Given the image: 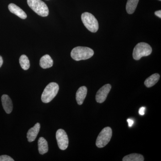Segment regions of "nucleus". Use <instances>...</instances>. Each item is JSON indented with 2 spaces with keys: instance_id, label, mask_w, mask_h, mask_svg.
<instances>
[{
  "instance_id": "obj_23",
  "label": "nucleus",
  "mask_w": 161,
  "mask_h": 161,
  "mask_svg": "<svg viewBox=\"0 0 161 161\" xmlns=\"http://www.w3.org/2000/svg\"><path fill=\"white\" fill-rule=\"evenodd\" d=\"M3 58H2V57L0 56V68H1L2 65H3Z\"/></svg>"
},
{
  "instance_id": "obj_7",
  "label": "nucleus",
  "mask_w": 161,
  "mask_h": 161,
  "mask_svg": "<svg viewBox=\"0 0 161 161\" xmlns=\"http://www.w3.org/2000/svg\"><path fill=\"white\" fill-rule=\"evenodd\" d=\"M56 139L58 147L60 150H65L69 145V139L67 134L62 129H59L56 132Z\"/></svg>"
},
{
  "instance_id": "obj_3",
  "label": "nucleus",
  "mask_w": 161,
  "mask_h": 161,
  "mask_svg": "<svg viewBox=\"0 0 161 161\" xmlns=\"http://www.w3.org/2000/svg\"><path fill=\"white\" fill-rule=\"evenodd\" d=\"M29 7L35 13L42 17H47L49 14V9L46 4L41 0H27Z\"/></svg>"
},
{
  "instance_id": "obj_13",
  "label": "nucleus",
  "mask_w": 161,
  "mask_h": 161,
  "mask_svg": "<svg viewBox=\"0 0 161 161\" xmlns=\"http://www.w3.org/2000/svg\"><path fill=\"white\" fill-rule=\"evenodd\" d=\"M40 64L42 68L46 69L53 66V61L49 55H45L40 59Z\"/></svg>"
},
{
  "instance_id": "obj_16",
  "label": "nucleus",
  "mask_w": 161,
  "mask_h": 161,
  "mask_svg": "<svg viewBox=\"0 0 161 161\" xmlns=\"http://www.w3.org/2000/svg\"><path fill=\"white\" fill-rule=\"evenodd\" d=\"M139 0H128L126 9L129 14H132L135 12Z\"/></svg>"
},
{
  "instance_id": "obj_12",
  "label": "nucleus",
  "mask_w": 161,
  "mask_h": 161,
  "mask_svg": "<svg viewBox=\"0 0 161 161\" xmlns=\"http://www.w3.org/2000/svg\"><path fill=\"white\" fill-rule=\"evenodd\" d=\"M87 93V89L86 87H80L77 91L76 94V99L78 105L82 104L84 101L86 97Z\"/></svg>"
},
{
  "instance_id": "obj_17",
  "label": "nucleus",
  "mask_w": 161,
  "mask_h": 161,
  "mask_svg": "<svg viewBox=\"0 0 161 161\" xmlns=\"http://www.w3.org/2000/svg\"><path fill=\"white\" fill-rule=\"evenodd\" d=\"M123 161H143L144 158L142 155L138 153H132L125 156L123 158Z\"/></svg>"
},
{
  "instance_id": "obj_21",
  "label": "nucleus",
  "mask_w": 161,
  "mask_h": 161,
  "mask_svg": "<svg viewBox=\"0 0 161 161\" xmlns=\"http://www.w3.org/2000/svg\"><path fill=\"white\" fill-rule=\"evenodd\" d=\"M127 122H128V124H129V126L130 127H132V125L134 124V121L132 119H127Z\"/></svg>"
},
{
  "instance_id": "obj_6",
  "label": "nucleus",
  "mask_w": 161,
  "mask_h": 161,
  "mask_svg": "<svg viewBox=\"0 0 161 161\" xmlns=\"http://www.w3.org/2000/svg\"><path fill=\"white\" fill-rule=\"evenodd\" d=\"M112 130L110 127L104 128L96 140V145L98 148H103L109 142L112 136Z\"/></svg>"
},
{
  "instance_id": "obj_8",
  "label": "nucleus",
  "mask_w": 161,
  "mask_h": 161,
  "mask_svg": "<svg viewBox=\"0 0 161 161\" xmlns=\"http://www.w3.org/2000/svg\"><path fill=\"white\" fill-rule=\"evenodd\" d=\"M111 88L112 86L111 85L108 84L105 85L98 90L95 97L97 102L98 103H103L105 101L107 96L111 91Z\"/></svg>"
},
{
  "instance_id": "obj_9",
  "label": "nucleus",
  "mask_w": 161,
  "mask_h": 161,
  "mask_svg": "<svg viewBox=\"0 0 161 161\" xmlns=\"http://www.w3.org/2000/svg\"><path fill=\"white\" fill-rule=\"evenodd\" d=\"M9 11L12 13L15 14L21 19H25L27 18V15L23 9L14 3H10L8 6Z\"/></svg>"
},
{
  "instance_id": "obj_1",
  "label": "nucleus",
  "mask_w": 161,
  "mask_h": 161,
  "mask_svg": "<svg viewBox=\"0 0 161 161\" xmlns=\"http://www.w3.org/2000/svg\"><path fill=\"white\" fill-rule=\"evenodd\" d=\"M94 54V51L92 48L85 47H77L71 52V57L76 61L90 59Z\"/></svg>"
},
{
  "instance_id": "obj_2",
  "label": "nucleus",
  "mask_w": 161,
  "mask_h": 161,
  "mask_svg": "<svg viewBox=\"0 0 161 161\" xmlns=\"http://www.w3.org/2000/svg\"><path fill=\"white\" fill-rule=\"evenodd\" d=\"M59 90L58 84L51 82L47 86L41 96V100L44 103H48L56 97Z\"/></svg>"
},
{
  "instance_id": "obj_20",
  "label": "nucleus",
  "mask_w": 161,
  "mask_h": 161,
  "mask_svg": "<svg viewBox=\"0 0 161 161\" xmlns=\"http://www.w3.org/2000/svg\"><path fill=\"white\" fill-rule=\"evenodd\" d=\"M145 111H146V108L145 107H141L139 110V113L141 115H145Z\"/></svg>"
},
{
  "instance_id": "obj_4",
  "label": "nucleus",
  "mask_w": 161,
  "mask_h": 161,
  "mask_svg": "<svg viewBox=\"0 0 161 161\" xmlns=\"http://www.w3.org/2000/svg\"><path fill=\"white\" fill-rule=\"evenodd\" d=\"M152 52V47L149 44L141 42L136 44L134 47L132 56L135 60H139L142 57L151 54Z\"/></svg>"
},
{
  "instance_id": "obj_5",
  "label": "nucleus",
  "mask_w": 161,
  "mask_h": 161,
  "mask_svg": "<svg viewBox=\"0 0 161 161\" xmlns=\"http://www.w3.org/2000/svg\"><path fill=\"white\" fill-rule=\"evenodd\" d=\"M81 20L84 26L89 31L96 32L98 29V20L91 13L85 12L81 14Z\"/></svg>"
},
{
  "instance_id": "obj_10",
  "label": "nucleus",
  "mask_w": 161,
  "mask_h": 161,
  "mask_svg": "<svg viewBox=\"0 0 161 161\" xmlns=\"http://www.w3.org/2000/svg\"><path fill=\"white\" fill-rule=\"evenodd\" d=\"M2 102L3 108L7 114H10L13 108L12 102L10 97L7 95H3L2 97Z\"/></svg>"
},
{
  "instance_id": "obj_15",
  "label": "nucleus",
  "mask_w": 161,
  "mask_h": 161,
  "mask_svg": "<svg viewBox=\"0 0 161 161\" xmlns=\"http://www.w3.org/2000/svg\"><path fill=\"white\" fill-rule=\"evenodd\" d=\"M160 79V75L158 74H154L151 75L145 80V86L147 87H151L158 82Z\"/></svg>"
},
{
  "instance_id": "obj_11",
  "label": "nucleus",
  "mask_w": 161,
  "mask_h": 161,
  "mask_svg": "<svg viewBox=\"0 0 161 161\" xmlns=\"http://www.w3.org/2000/svg\"><path fill=\"white\" fill-rule=\"evenodd\" d=\"M40 125L37 123L34 126L31 128L27 133V138L30 142H34L36 138L38 133L40 132Z\"/></svg>"
},
{
  "instance_id": "obj_24",
  "label": "nucleus",
  "mask_w": 161,
  "mask_h": 161,
  "mask_svg": "<svg viewBox=\"0 0 161 161\" xmlns=\"http://www.w3.org/2000/svg\"><path fill=\"white\" fill-rule=\"evenodd\" d=\"M159 1H161V0H159Z\"/></svg>"
},
{
  "instance_id": "obj_19",
  "label": "nucleus",
  "mask_w": 161,
  "mask_h": 161,
  "mask_svg": "<svg viewBox=\"0 0 161 161\" xmlns=\"http://www.w3.org/2000/svg\"><path fill=\"white\" fill-rule=\"evenodd\" d=\"M0 161H14L9 156L3 155L0 156Z\"/></svg>"
},
{
  "instance_id": "obj_14",
  "label": "nucleus",
  "mask_w": 161,
  "mask_h": 161,
  "mask_svg": "<svg viewBox=\"0 0 161 161\" xmlns=\"http://www.w3.org/2000/svg\"><path fill=\"white\" fill-rule=\"evenodd\" d=\"M38 150L40 154H45L48 152V147L47 141L43 137L39 138L38 142Z\"/></svg>"
},
{
  "instance_id": "obj_22",
  "label": "nucleus",
  "mask_w": 161,
  "mask_h": 161,
  "mask_svg": "<svg viewBox=\"0 0 161 161\" xmlns=\"http://www.w3.org/2000/svg\"><path fill=\"white\" fill-rule=\"evenodd\" d=\"M154 14H155L158 17L161 18V10H158V11H156L155 12V13H154Z\"/></svg>"
},
{
  "instance_id": "obj_18",
  "label": "nucleus",
  "mask_w": 161,
  "mask_h": 161,
  "mask_svg": "<svg viewBox=\"0 0 161 161\" xmlns=\"http://www.w3.org/2000/svg\"><path fill=\"white\" fill-rule=\"evenodd\" d=\"M19 63L23 70H26L29 69L30 63L28 57L25 55H22L19 58Z\"/></svg>"
}]
</instances>
